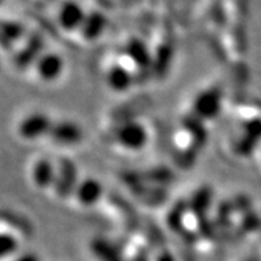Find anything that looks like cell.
I'll return each instance as SVG.
<instances>
[{
  "instance_id": "cell-1",
  "label": "cell",
  "mask_w": 261,
  "mask_h": 261,
  "mask_svg": "<svg viewBox=\"0 0 261 261\" xmlns=\"http://www.w3.org/2000/svg\"><path fill=\"white\" fill-rule=\"evenodd\" d=\"M149 140H151V135L145 124L135 119L121 123L115 132L116 144L124 151L132 153L145 149Z\"/></svg>"
},
{
  "instance_id": "cell-2",
  "label": "cell",
  "mask_w": 261,
  "mask_h": 261,
  "mask_svg": "<svg viewBox=\"0 0 261 261\" xmlns=\"http://www.w3.org/2000/svg\"><path fill=\"white\" fill-rule=\"evenodd\" d=\"M54 124V119L45 112L34 111L31 114L21 117L17 123V136L24 141H38L43 138H48L49 130Z\"/></svg>"
},
{
  "instance_id": "cell-9",
  "label": "cell",
  "mask_w": 261,
  "mask_h": 261,
  "mask_svg": "<svg viewBox=\"0 0 261 261\" xmlns=\"http://www.w3.org/2000/svg\"><path fill=\"white\" fill-rule=\"evenodd\" d=\"M135 75L127 64L114 63L106 71V84L112 92L125 93L132 88Z\"/></svg>"
},
{
  "instance_id": "cell-16",
  "label": "cell",
  "mask_w": 261,
  "mask_h": 261,
  "mask_svg": "<svg viewBox=\"0 0 261 261\" xmlns=\"http://www.w3.org/2000/svg\"><path fill=\"white\" fill-rule=\"evenodd\" d=\"M158 261H175V258H173V256H172V253H169V252H167V253H163L159 256Z\"/></svg>"
},
{
  "instance_id": "cell-12",
  "label": "cell",
  "mask_w": 261,
  "mask_h": 261,
  "mask_svg": "<svg viewBox=\"0 0 261 261\" xmlns=\"http://www.w3.org/2000/svg\"><path fill=\"white\" fill-rule=\"evenodd\" d=\"M107 27V20L106 17L103 16L99 12H93V14L87 15V19L83 24L82 32L83 38L87 39V40H95L103 34L104 30Z\"/></svg>"
},
{
  "instance_id": "cell-10",
  "label": "cell",
  "mask_w": 261,
  "mask_h": 261,
  "mask_svg": "<svg viewBox=\"0 0 261 261\" xmlns=\"http://www.w3.org/2000/svg\"><path fill=\"white\" fill-rule=\"evenodd\" d=\"M79 180L76 165L69 160H62L58 164V176L54 191H56L59 196H72Z\"/></svg>"
},
{
  "instance_id": "cell-7",
  "label": "cell",
  "mask_w": 261,
  "mask_h": 261,
  "mask_svg": "<svg viewBox=\"0 0 261 261\" xmlns=\"http://www.w3.org/2000/svg\"><path fill=\"white\" fill-rule=\"evenodd\" d=\"M87 12L83 10L77 2L73 0H67L59 7L58 15H56V21L59 27L64 30L65 32L80 31L87 19Z\"/></svg>"
},
{
  "instance_id": "cell-8",
  "label": "cell",
  "mask_w": 261,
  "mask_h": 261,
  "mask_svg": "<svg viewBox=\"0 0 261 261\" xmlns=\"http://www.w3.org/2000/svg\"><path fill=\"white\" fill-rule=\"evenodd\" d=\"M58 176V164L49 158H39L35 160L30 171V177L35 188L47 191L55 187Z\"/></svg>"
},
{
  "instance_id": "cell-4",
  "label": "cell",
  "mask_w": 261,
  "mask_h": 261,
  "mask_svg": "<svg viewBox=\"0 0 261 261\" xmlns=\"http://www.w3.org/2000/svg\"><path fill=\"white\" fill-rule=\"evenodd\" d=\"M35 73L44 84L56 83L65 71V60L59 52L43 51L34 64Z\"/></svg>"
},
{
  "instance_id": "cell-5",
  "label": "cell",
  "mask_w": 261,
  "mask_h": 261,
  "mask_svg": "<svg viewBox=\"0 0 261 261\" xmlns=\"http://www.w3.org/2000/svg\"><path fill=\"white\" fill-rule=\"evenodd\" d=\"M192 107L193 114L200 120H215L223 108V93L216 87L206 88L197 93Z\"/></svg>"
},
{
  "instance_id": "cell-11",
  "label": "cell",
  "mask_w": 261,
  "mask_h": 261,
  "mask_svg": "<svg viewBox=\"0 0 261 261\" xmlns=\"http://www.w3.org/2000/svg\"><path fill=\"white\" fill-rule=\"evenodd\" d=\"M125 55L129 59V62L136 65L139 69H145L152 64V58L147 45L140 39H132L127 43L125 47Z\"/></svg>"
},
{
  "instance_id": "cell-15",
  "label": "cell",
  "mask_w": 261,
  "mask_h": 261,
  "mask_svg": "<svg viewBox=\"0 0 261 261\" xmlns=\"http://www.w3.org/2000/svg\"><path fill=\"white\" fill-rule=\"evenodd\" d=\"M8 261H40V257L34 252H20Z\"/></svg>"
},
{
  "instance_id": "cell-17",
  "label": "cell",
  "mask_w": 261,
  "mask_h": 261,
  "mask_svg": "<svg viewBox=\"0 0 261 261\" xmlns=\"http://www.w3.org/2000/svg\"><path fill=\"white\" fill-rule=\"evenodd\" d=\"M248 261H254V260H248Z\"/></svg>"
},
{
  "instance_id": "cell-13",
  "label": "cell",
  "mask_w": 261,
  "mask_h": 261,
  "mask_svg": "<svg viewBox=\"0 0 261 261\" xmlns=\"http://www.w3.org/2000/svg\"><path fill=\"white\" fill-rule=\"evenodd\" d=\"M23 38H24L23 24L15 20L3 21V28H2V47L3 49H7L8 47L20 43Z\"/></svg>"
},
{
  "instance_id": "cell-6",
  "label": "cell",
  "mask_w": 261,
  "mask_h": 261,
  "mask_svg": "<svg viewBox=\"0 0 261 261\" xmlns=\"http://www.w3.org/2000/svg\"><path fill=\"white\" fill-rule=\"evenodd\" d=\"M104 196L103 182L93 176H86L77 181L72 197L82 208L91 210L101 201Z\"/></svg>"
},
{
  "instance_id": "cell-14",
  "label": "cell",
  "mask_w": 261,
  "mask_h": 261,
  "mask_svg": "<svg viewBox=\"0 0 261 261\" xmlns=\"http://www.w3.org/2000/svg\"><path fill=\"white\" fill-rule=\"evenodd\" d=\"M20 253V241L14 232H2L0 236V254L3 261L11 260L16 254Z\"/></svg>"
},
{
  "instance_id": "cell-3",
  "label": "cell",
  "mask_w": 261,
  "mask_h": 261,
  "mask_svg": "<svg viewBox=\"0 0 261 261\" xmlns=\"http://www.w3.org/2000/svg\"><path fill=\"white\" fill-rule=\"evenodd\" d=\"M48 139L59 147H76L84 140V129L77 121L72 119L54 120Z\"/></svg>"
}]
</instances>
